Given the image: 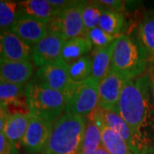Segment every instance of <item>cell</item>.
I'll list each match as a JSON object with an SVG mask.
<instances>
[{"label": "cell", "mask_w": 154, "mask_h": 154, "mask_svg": "<svg viewBox=\"0 0 154 154\" xmlns=\"http://www.w3.org/2000/svg\"><path fill=\"white\" fill-rule=\"evenodd\" d=\"M117 113L131 128L136 138L137 153L146 148L154 132V104L151 92V75L144 74L125 84Z\"/></svg>", "instance_id": "obj_1"}, {"label": "cell", "mask_w": 154, "mask_h": 154, "mask_svg": "<svg viewBox=\"0 0 154 154\" xmlns=\"http://www.w3.org/2000/svg\"><path fill=\"white\" fill-rule=\"evenodd\" d=\"M86 125L83 116L64 113L54 122L41 154H82Z\"/></svg>", "instance_id": "obj_2"}, {"label": "cell", "mask_w": 154, "mask_h": 154, "mask_svg": "<svg viewBox=\"0 0 154 154\" xmlns=\"http://www.w3.org/2000/svg\"><path fill=\"white\" fill-rule=\"evenodd\" d=\"M149 59L139 38L121 34L114 44L111 70L134 79L145 74Z\"/></svg>", "instance_id": "obj_3"}, {"label": "cell", "mask_w": 154, "mask_h": 154, "mask_svg": "<svg viewBox=\"0 0 154 154\" xmlns=\"http://www.w3.org/2000/svg\"><path fill=\"white\" fill-rule=\"evenodd\" d=\"M26 97L30 114L51 122H55L65 111V96L34 79L26 86Z\"/></svg>", "instance_id": "obj_4"}, {"label": "cell", "mask_w": 154, "mask_h": 154, "mask_svg": "<svg viewBox=\"0 0 154 154\" xmlns=\"http://www.w3.org/2000/svg\"><path fill=\"white\" fill-rule=\"evenodd\" d=\"M65 113L89 116L99 104V82L92 77L82 82H71L64 93Z\"/></svg>", "instance_id": "obj_5"}, {"label": "cell", "mask_w": 154, "mask_h": 154, "mask_svg": "<svg viewBox=\"0 0 154 154\" xmlns=\"http://www.w3.org/2000/svg\"><path fill=\"white\" fill-rule=\"evenodd\" d=\"M88 1H72L61 10L47 23V33L60 35L65 40L77 37H86L82 11Z\"/></svg>", "instance_id": "obj_6"}, {"label": "cell", "mask_w": 154, "mask_h": 154, "mask_svg": "<svg viewBox=\"0 0 154 154\" xmlns=\"http://www.w3.org/2000/svg\"><path fill=\"white\" fill-rule=\"evenodd\" d=\"M130 80L118 72H110L99 83L98 107L117 113V107L122 89Z\"/></svg>", "instance_id": "obj_7"}, {"label": "cell", "mask_w": 154, "mask_h": 154, "mask_svg": "<svg viewBox=\"0 0 154 154\" xmlns=\"http://www.w3.org/2000/svg\"><path fill=\"white\" fill-rule=\"evenodd\" d=\"M33 79L62 94L66 92L72 82L69 74V64L63 59L38 68Z\"/></svg>", "instance_id": "obj_8"}, {"label": "cell", "mask_w": 154, "mask_h": 154, "mask_svg": "<svg viewBox=\"0 0 154 154\" xmlns=\"http://www.w3.org/2000/svg\"><path fill=\"white\" fill-rule=\"evenodd\" d=\"M53 122L31 115L27 132L22 145L29 153L41 152L49 140L53 128Z\"/></svg>", "instance_id": "obj_9"}, {"label": "cell", "mask_w": 154, "mask_h": 154, "mask_svg": "<svg viewBox=\"0 0 154 154\" xmlns=\"http://www.w3.org/2000/svg\"><path fill=\"white\" fill-rule=\"evenodd\" d=\"M65 39L60 35L47 33L33 46L32 62L38 68L60 60Z\"/></svg>", "instance_id": "obj_10"}, {"label": "cell", "mask_w": 154, "mask_h": 154, "mask_svg": "<svg viewBox=\"0 0 154 154\" xmlns=\"http://www.w3.org/2000/svg\"><path fill=\"white\" fill-rule=\"evenodd\" d=\"M33 47L10 29H0V57L12 61L32 62Z\"/></svg>", "instance_id": "obj_11"}, {"label": "cell", "mask_w": 154, "mask_h": 154, "mask_svg": "<svg viewBox=\"0 0 154 154\" xmlns=\"http://www.w3.org/2000/svg\"><path fill=\"white\" fill-rule=\"evenodd\" d=\"M10 30L33 47L46 36L47 24L20 14Z\"/></svg>", "instance_id": "obj_12"}, {"label": "cell", "mask_w": 154, "mask_h": 154, "mask_svg": "<svg viewBox=\"0 0 154 154\" xmlns=\"http://www.w3.org/2000/svg\"><path fill=\"white\" fill-rule=\"evenodd\" d=\"M33 75L29 61H12L0 57V82L26 85Z\"/></svg>", "instance_id": "obj_13"}, {"label": "cell", "mask_w": 154, "mask_h": 154, "mask_svg": "<svg viewBox=\"0 0 154 154\" xmlns=\"http://www.w3.org/2000/svg\"><path fill=\"white\" fill-rule=\"evenodd\" d=\"M94 111L106 126L114 130L126 141L133 153H137V144L135 135L131 128L122 118L121 116L116 112L103 110L99 107H97Z\"/></svg>", "instance_id": "obj_14"}, {"label": "cell", "mask_w": 154, "mask_h": 154, "mask_svg": "<svg viewBox=\"0 0 154 154\" xmlns=\"http://www.w3.org/2000/svg\"><path fill=\"white\" fill-rule=\"evenodd\" d=\"M88 119L99 127L101 132L102 145L110 154H133V152L126 141L116 133L107 127L98 116L93 111Z\"/></svg>", "instance_id": "obj_15"}, {"label": "cell", "mask_w": 154, "mask_h": 154, "mask_svg": "<svg viewBox=\"0 0 154 154\" xmlns=\"http://www.w3.org/2000/svg\"><path fill=\"white\" fill-rule=\"evenodd\" d=\"M20 14L36 19L45 23L48 22L58 12L49 3V0H26L18 2Z\"/></svg>", "instance_id": "obj_16"}, {"label": "cell", "mask_w": 154, "mask_h": 154, "mask_svg": "<svg viewBox=\"0 0 154 154\" xmlns=\"http://www.w3.org/2000/svg\"><path fill=\"white\" fill-rule=\"evenodd\" d=\"M114 44L105 48L93 50L92 51V78L97 82H100L107 76L111 70L112 66V54Z\"/></svg>", "instance_id": "obj_17"}, {"label": "cell", "mask_w": 154, "mask_h": 154, "mask_svg": "<svg viewBox=\"0 0 154 154\" xmlns=\"http://www.w3.org/2000/svg\"><path fill=\"white\" fill-rule=\"evenodd\" d=\"M30 119L31 114L14 115L10 116L6 121L3 134L16 148H19V146H22V140L27 132Z\"/></svg>", "instance_id": "obj_18"}, {"label": "cell", "mask_w": 154, "mask_h": 154, "mask_svg": "<svg viewBox=\"0 0 154 154\" xmlns=\"http://www.w3.org/2000/svg\"><path fill=\"white\" fill-rule=\"evenodd\" d=\"M93 51V45L86 37H77L67 39L62 50L61 58L70 64L73 62L89 55Z\"/></svg>", "instance_id": "obj_19"}, {"label": "cell", "mask_w": 154, "mask_h": 154, "mask_svg": "<svg viewBox=\"0 0 154 154\" xmlns=\"http://www.w3.org/2000/svg\"><path fill=\"white\" fill-rule=\"evenodd\" d=\"M138 38L149 58L154 57V11L146 12L139 23Z\"/></svg>", "instance_id": "obj_20"}, {"label": "cell", "mask_w": 154, "mask_h": 154, "mask_svg": "<svg viewBox=\"0 0 154 154\" xmlns=\"http://www.w3.org/2000/svg\"><path fill=\"white\" fill-rule=\"evenodd\" d=\"M124 17L121 12L110 10L105 6L100 16L99 27L107 33L117 38L121 35L120 33L124 26Z\"/></svg>", "instance_id": "obj_21"}, {"label": "cell", "mask_w": 154, "mask_h": 154, "mask_svg": "<svg viewBox=\"0 0 154 154\" xmlns=\"http://www.w3.org/2000/svg\"><path fill=\"white\" fill-rule=\"evenodd\" d=\"M69 74L72 82H82L92 76V57L85 56L69 64Z\"/></svg>", "instance_id": "obj_22"}, {"label": "cell", "mask_w": 154, "mask_h": 154, "mask_svg": "<svg viewBox=\"0 0 154 154\" xmlns=\"http://www.w3.org/2000/svg\"><path fill=\"white\" fill-rule=\"evenodd\" d=\"M102 145L101 132L99 128L94 122L88 119L84 133L82 154H90Z\"/></svg>", "instance_id": "obj_23"}, {"label": "cell", "mask_w": 154, "mask_h": 154, "mask_svg": "<svg viewBox=\"0 0 154 154\" xmlns=\"http://www.w3.org/2000/svg\"><path fill=\"white\" fill-rule=\"evenodd\" d=\"M19 16L18 2L0 0V29H10Z\"/></svg>", "instance_id": "obj_24"}, {"label": "cell", "mask_w": 154, "mask_h": 154, "mask_svg": "<svg viewBox=\"0 0 154 154\" xmlns=\"http://www.w3.org/2000/svg\"><path fill=\"white\" fill-rule=\"evenodd\" d=\"M105 5L99 1H92L86 4L82 11L83 22L85 28L88 31L99 27V19Z\"/></svg>", "instance_id": "obj_25"}, {"label": "cell", "mask_w": 154, "mask_h": 154, "mask_svg": "<svg viewBox=\"0 0 154 154\" xmlns=\"http://www.w3.org/2000/svg\"><path fill=\"white\" fill-rule=\"evenodd\" d=\"M86 38L93 45V50H99L110 46L116 39V37L112 36L102 30L99 27L93 28L88 31Z\"/></svg>", "instance_id": "obj_26"}, {"label": "cell", "mask_w": 154, "mask_h": 154, "mask_svg": "<svg viewBox=\"0 0 154 154\" xmlns=\"http://www.w3.org/2000/svg\"><path fill=\"white\" fill-rule=\"evenodd\" d=\"M26 85L0 82V102L5 103L11 101L25 94Z\"/></svg>", "instance_id": "obj_27"}, {"label": "cell", "mask_w": 154, "mask_h": 154, "mask_svg": "<svg viewBox=\"0 0 154 154\" xmlns=\"http://www.w3.org/2000/svg\"><path fill=\"white\" fill-rule=\"evenodd\" d=\"M4 105L9 115H29L30 110L28 105L26 94L18 97L17 99H12L11 101L5 102Z\"/></svg>", "instance_id": "obj_28"}, {"label": "cell", "mask_w": 154, "mask_h": 154, "mask_svg": "<svg viewBox=\"0 0 154 154\" xmlns=\"http://www.w3.org/2000/svg\"><path fill=\"white\" fill-rule=\"evenodd\" d=\"M16 147L5 137L3 133H0V154H14Z\"/></svg>", "instance_id": "obj_29"}, {"label": "cell", "mask_w": 154, "mask_h": 154, "mask_svg": "<svg viewBox=\"0 0 154 154\" xmlns=\"http://www.w3.org/2000/svg\"><path fill=\"white\" fill-rule=\"evenodd\" d=\"M99 2L105 7L117 12H121L124 7V2L119 0H101Z\"/></svg>", "instance_id": "obj_30"}, {"label": "cell", "mask_w": 154, "mask_h": 154, "mask_svg": "<svg viewBox=\"0 0 154 154\" xmlns=\"http://www.w3.org/2000/svg\"><path fill=\"white\" fill-rule=\"evenodd\" d=\"M9 116H10V115H9L8 111L6 110L4 103L0 102V133H3L6 121L8 120Z\"/></svg>", "instance_id": "obj_31"}, {"label": "cell", "mask_w": 154, "mask_h": 154, "mask_svg": "<svg viewBox=\"0 0 154 154\" xmlns=\"http://www.w3.org/2000/svg\"><path fill=\"white\" fill-rule=\"evenodd\" d=\"M49 3L54 9H56L57 11H60L61 10L64 9L69 5H70L72 1H68V0H49Z\"/></svg>", "instance_id": "obj_32"}, {"label": "cell", "mask_w": 154, "mask_h": 154, "mask_svg": "<svg viewBox=\"0 0 154 154\" xmlns=\"http://www.w3.org/2000/svg\"><path fill=\"white\" fill-rule=\"evenodd\" d=\"M90 154H110V153H109V152H107V150L103 146V145H101L99 148H97L95 151H94V152H92V153H90Z\"/></svg>", "instance_id": "obj_33"}, {"label": "cell", "mask_w": 154, "mask_h": 154, "mask_svg": "<svg viewBox=\"0 0 154 154\" xmlns=\"http://www.w3.org/2000/svg\"><path fill=\"white\" fill-rule=\"evenodd\" d=\"M151 92H152V97L154 104V74L151 75Z\"/></svg>", "instance_id": "obj_34"}, {"label": "cell", "mask_w": 154, "mask_h": 154, "mask_svg": "<svg viewBox=\"0 0 154 154\" xmlns=\"http://www.w3.org/2000/svg\"><path fill=\"white\" fill-rule=\"evenodd\" d=\"M133 154H134V153H133Z\"/></svg>", "instance_id": "obj_35"}]
</instances>
